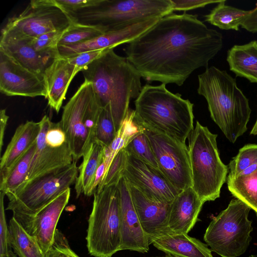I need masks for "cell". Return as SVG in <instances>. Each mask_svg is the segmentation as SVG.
Here are the masks:
<instances>
[{
    "instance_id": "cell-6",
    "label": "cell",
    "mask_w": 257,
    "mask_h": 257,
    "mask_svg": "<svg viewBox=\"0 0 257 257\" xmlns=\"http://www.w3.org/2000/svg\"><path fill=\"white\" fill-rule=\"evenodd\" d=\"M172 0H103L98 6L72 15L76 22L105 27L107 31L173 14Z\"/></svg>"
},
{
    "instance_id": "cell-40",
    "label": "cell",
    "mask_w": 257,
    "mask_h": 257,
    "mask_svg": "<svg viewBox=\"0 0 257 257\" xmlns=\"http://www.w3.org/2000/svg\"><path fill=\"white\" fill-rule=\"evenodd\" d=\"M5 195L4 192L0 191V257H7L11 250L9 227L6 222L4 208Z\"/></svg>"
},
{
    "instance_id": "cell-5",
    "label": "cell",
    "mask_w": 257,
    "mask_h": 257,
    "mask_svg": "<svg viewBox=\"0 0 257 257\" xmlns=\"http://www.w3.org/2000/svg\"><path fill=\"white\" fill-rule=\"evenodd\" d=\"M217 137L197 121L187 138L192 188L204 203L220 197L228 174V166L219 156Z\"/></svg>"
},
{
    "instance_id": "cell-17",
    "label": "cell",
    "mask_w": 257,
    "mask_h": 257,
    "mask_svg": "<svg viewBox=\"0 0 257 257\" xmlns=\"http://www.w3.org/2000/svg\"><path fill=\"white\" fill-rule=\"evenodd\" d=\"M119 192L121 250L147 252L149 238L142 227L135 208L130 186L122 176L117 183Z\"/></svg>"
},
{
    "instance_id": "cell-14",
    "label": "cell",
    "mask_w": 257,
    "mask_h": 257,
    "mask_svg": "<svg viewBox=\"0 0 257 257\" xmlns=\"http://www.w3.org/2000/svg\"><path fill=\"white\" fill-rule=\"evenodd\" d=\"M0 91L8 96L46 98V76L29 70L0 51Z\"/></svg>"
},
{
    "instance_id": "cell-25",
    "label": "cell",
    "mask_w": 257,
    "mask_h": 257,
    "mask_svg": "<svg viewBox=\"0 0 257 257\" xmlns=\"http://www.w3.org/2000/svg\"><path fill=\"white\" fill-rule=\"evenodd\" d=\"M226 60L236 76L257 83V41L234 45L228 50Z\"/></svg>"
},
{
    "instance_id": "cell-23",
    "label": "cell",
    "mask_w": 257,
    "mask_h": 257,
    "mask_svg": "<svg viewBox=\"0 0 257 257\" xmlns=\"http://www.w3.org/2000/svg\"><path fill=\"white\" fill-rule=\"evenodd\" d=\"M40 129V122L32 120H28L17 128L1 159V178L5 176L36 142Z\"/></svg>"
},
{
    "instance_id": "cell-12",
    "label": "cell",
    "mask_w": 257,
    "mask_h": 257,
    "mask_svg": "<svg viewBox=\"0 0 257 257\" xmlns=\"http://www.w3.org/2000/svg\"><path fill=\"white\" fill-rule=\"evenodd\" d=\"M141 125L148 139L159 170L180 192L192 187L191 168L186 144L166 134Z\"/></svg>"
},
{
    "instance_id": "cell-30",
    "label": "cell",
    "mask_w": 257,
    "mask_h": 257,
    "mask_svg": "<svg viewBox=\"0 0 257 257\" xmlns=\"http://www.w3.org/2000/svg\"><path fill=\"white\" fill-rule=\"evenodd\" d=\"M231 194L252 209L257 216V170L251 174L226 179Z\"/></svg>"
},
{
    "instance_id": "cell-28",
    "label": "cell",
    "mask_w": 257,
    "mask_h": 257,
    "mask_svg": "<svg viewBox=\"0 0 257 257\" xmlns=\"http://www.w3.org/2000/svg\"><path fill=\"white\" fill-rule=\"evenodd\" d=\"M9 230L11 247L19 257H45L36 238L28 233L13 217Z\"/></svg>"
},
{
    "instance_id": "cell-10",
    "label": "cell",
    "mask_w": 257,
    "mask_h": 257,
    "mask_svg": "<svg viewBox=\"0 0 257 257\" xmlns=\"http://www.w3.org/2000/svg\"><path fill=\"white\" fill-rule=\"evenodd\" d=\"M78 174L76 162L52 174L24 184L6 195L9 202L6 210L13 212L18 221L35 215L74 183Z\"/></svg>"
},
{
    "instance_id": "cell-21",
    "label": "cell",
    "mask_w": 257,
    "mask_h": 257,
    "mask_svg": "<svg viewBox=\"0 0 257 257\" xmlns=\"http://www.w3.org/2000/svg\"><path fill=\"white\" fill-rule=\"evenodd\" d=\"M204 203L192 187L180 192L170 205L168 226L171 233L188 234L197 222Z\"/></svg>"
},
{
    "instance_id": "cell-9",
    "label": "cell",
    "mask_w": 257,
    "mask_h": 257,
    "mask_svg": "<svg viewBox=\"0 0 257 257\" xmlns=\"http://www.w3.org/2000/svg\"><path fill=\"white\" fill-rule=\"evenodd\" d=\"M250 209L235 198L213 218L204 235V240L211 251L221 257H238L246 251L253 231L252 222L248 218Z\"/></svg>"
},
{
    "instance_id": "cell-20",
    "label": "cell",
    "mask_w": 257,
    "mask_h": 257,
    "mask_svg": "<svg viewBox=\"0 0 257 257\" xmlns=\"http://www.w3.org/2000/svg\"><path fill=\"white\" fill-rule=\"evenodd\" d=\"M160 18L143 21L124 29L107 31L87 41L71 45L58 46L61 57H65L83 52L114 49L128 43L152 27Z\"/></svg>"
},
{
    "instance_id": "cell-22",
    "label": "cell",
    "mask_w": 257,
    "mask_h": 257,
    "mask_svg": "<svg viewBox=\"0 0 257 257\" xmlns=\"http://www.w3.org/2000/svg\"><path fill=\"white\" fill-rule=\"evenodd\" d=\"M80 70L61 56L56 58L47 69L45 76L49 106L58 112L65 99L69 85Z\"/></svg>"
},
{
    "instance_id": "cell-39",
    "label": "cell",
    "mask_w": 257,
    "mask_h": 257,
    "mask_svg": "<svg viewBox=\"0 0 257 257\" xmlns=\"http://www.w3.org/2000/svg\"><path fill=\"white\" fill-rule=\"evenodd\" d=\"M55 4L72 16L81 11L99 6L103 0H53Z\"/></svg>"
},
{
    "instance_id": "cell-13",
    "label": "cell",
    "mask_w": 257,
    "mask_h": 257,
    "mask_svg": "<svg viewBox=\"0 0 257 257\" xmlns=\"http://www.w3.org/2000/svg\"><path fill=\"white\" fill-rule=\"evenodd\" d=\"M122 176L130 185L160 202L170 203L180 193L159 169L128 153Z\"/></svg>"
},
{
    "instance_id": "cell-4",
    "label": "cell",
    "mask_w": 257,
    "mask_h": 257,
    "mask_svg": "<svg viewBox=\"0 0 257 257\" xmlns=\"http://www.w3.org/2000/svg\"><path fill=\"white\" fill-rule=\"evenodd\" d=\"M135 119L139 124L169 135L182 143L194 129L193 104L166 84H146L135 101Z\"/></svg>"
},
{
    "instance_id": "cell-46",
    "label": "cell",
    "mask_w": 257,
    "mask_h": 257,
    "mask_svg": "<svg viewBox=\"0 0 257 257\" xmlns=\"http://www.w3.org/2000/svg\"><path fill=\"white\" fill-rule=\"evenodd\" d=\"M257 170V163H255L249 166L241 172L238 176H245L252 174Z\"/></svg>"
},
{
    "instance_id": "cell-29",
    "label": "cell",
    "mask_w": 257,
    "mask_h": 257,
    "mask_svg": "<svg viewBox=\"0 0 257 257\" xmlns=\"http://www.w3.org/2000/svg\"><path fill=\"white\" fill-rule=\"evenodd\" d=\"M222 0L205 16V21L221 30H239V27L249 11H245L225 4Z\"/></svg>"
},
{
    "instance_id": "cell-27",
    "label": "cell",
    "mask_w": 257,
    "mask_h": 257,
    "mask_svg": "<svg viewBox=\"0 0 257 257\" xmlns=\"http://www.w3.org/2000/svg\"><path fill=\"white\" fill-rule=\"evenodd\" d=\"M142 130L143 127L135 119V110L129 108L114 139L108 146L104 148L103 160L105 172L103 179L115 155L120 150L124 148L133 137Z\"/></svg>"
},
{
    "instance_id": "cell-41",
    "label": "cell",
    "mask_w": 257,
    "mask_h": 257,
    "mask_svg": "<svg viewBox=\"0 0 257 257\" xmlns=\"http://www.w3.org/2000/svg\"><path fill=\"white\" fill-rule=\"evenodd\" d=\"M109 50L85 51L63 58H66L70 64L76 66L81 71L85 67Z\"/></svg>"
},
{
    "instance_id": "cell-42",
    "label": "cell",
    "mask_w": 257,
    "mask_h": 257,
    "mask_svg": "<svg viewBox=\"0 0 257 257\" xmlns=\"http://www.w3.org/2000/svg\"><path fill=\"white\" fill-rule=\"evenodd\" d=\"M45 141L47 145L53 148L60 147L67 143L65 133L61 127L60 122H52L46 133Z\"/></svg>"
},
{
    "instance_id": "cell-7",
    "label": "cell",
    "mask_w": 257,
    "mask_h": 257,
    "mask_svg": "<svg viewBox=\"0 0 257 257\" xmlns=\"http://www.w3.org/2000/svg\"><path fill=\"white\" fill-rule=\"evenodd\" d=\"M87 230V247L95 257H111L120 250L119 192L117 184L93 194Z\"/></svg>"
},
{
    "instance_id": "cell-8",
    "label": "cell",
    "mask_w": 257,
    "mask_h": 257,
    "mask_svg": "<svg viewBox=\"0 0 257 257\" xmlns=\"http://www.w3.org/2000/svg\"><path fill=\"white\" fill-rule=\"evenodd\" d=\"M102 108L94 94L91 83L84 81L63 107L60 125L77 162L88 152L95 141V132Z\"/></svg>"
},
{
    "instance_id": "cell-11",
    "label": "cell",
    "mask_w": 257,
    "mask_h": 257,
    "mask_svg": "<svg viewBox=\"0 0 257 257\" xmlns=\"http://www.w3.org/2000/svg\"><path fill=\"white\" fill-rule=\"evenodd\" d=\"M75 19L53 0H33L18 16L10 18L2 31L19 38L33 39L67 30Z\"/></svg>"
},
{
    "instance_id": "cell-47",
    "label": "cell",
    "mask_w": 257,
    "mask_h": 257,
    "mask_svg": "<svg viewBox=\"0 0 257 257\" xmlns=\"http://www.w3.org/2000/svg\"><path fill=\"white\" fill-rule=\"evenodd\" d=\"M250 134L254 136L257 135V118L254 125L253 126L250 131Z\"/></svg>"
},
{
    "instance_id": "cell-44",
    "label": "cell",
    "mask_w": 257,
    "mask_h": 257,
    "mask_svg": "<svg viewBox=\"0 0 257 257\" xmlns=\"http://www.w3.org/2000/svg\"><path fill=\"white\" fill-rule=\"evenodd\" d=\"M240 26L251 33L257 32V3L256 7L249 11L248 15L245 17Z\"/></svg>"
},
{
    "instance_id": "cell-1",
    "label": "cell",
    "mask_w": 257,
    "mask_h": 257,
    "mask_svg": "<svg viewBox=\"0 0 257 257\" xmlns=\"http://www.w3.org/2000/svg\"><path fill=\"white\" fill-rule=\"evenodd\" d=\"M222 46L221 33L185 12L160 18L123 50L142 77L181 86L195 70L207 67Z\"/></svg>"
},
{
    "instance_id": "cell-16",
    "label": "cell",
    "mask_w": 257,
    "mask_h": 257,
    "mask_svg": "<svg viewBox=\"0 0 257 257\" xmlns=\"http://www.w3.org/2000/svg\"><path fill=\"white\" fill-rule=\"evenodd\" d=\"M70 196L69 188L35 215L17 221L36 238L45 255L53 243L58 221Z\"/></svg>"
},
{
    "instance_id": "cell-15",
    "label": "cell",
    "mask_w": 257,
    "mask_h": 257,
    "mask_svg": "<svg viewBox=\"0 0 257 257\" xmlns=\"http://www.w3.org/2000/svg\"><path fill=\"white\" fill-rule=\"evenodd\" d=\"M40 122V132L36 141V148L31 161L27 182L57 172L73 162L72 154L67 142L59 148L47 145L46 135L52 123L50 118L45 115Z\"/></svg>"
},
{
    "instance_id": "cell-19",
    "label": "cell",
    "mask_w": 257,
    "mask_h": 257,
    "mask_svg": "<svg viewBox=\"0 0 257 257\" xmlns=\"http://www.w3.org/2000/svg\"><path fill=\"white\" fill-rule=\"evenodd\" d=\"M128 185L135 208L150 243L160 237L171 234L168 226L171 203H162L150 199L136 187Z\"/></svg>"
},
{
    "instance_id": "cell-34",
    "label": "cell",
    "mask_w": 257,
    "mask_h": 257,
    "mask_svg": "<svg viewBox=\"0 0 257 257\" xmlns=\"http://www.w3.org/2000/svg\"><path fill=\"white\" fill-rule=\"evenodd\" d=\"M116 133L110 106L108 104L100 110L95 128V141L105 147H107L112 142Z\"/></svg>"
},
{
    "instance_id": "cell-37",
    "label": "cell",
    "mask_w": 257,
    "mask_h": 257,
    "mask_svg": "<svg viewBox=\"0 0 257 257\" xmlns=\"http://www.w3.org/2000/svg\"><path fill=\"white\" fill-rule=\"evenodd\" d=\"M66 30L47 33L30 39V42L33 48L38 52L57 49L59 41Z\"/></svg>"
},
{
    "instance_id": "cell-3",
    "label": "cell",
    "mask_w": 257,
    "mask_h": 257,
    "mask_svg": "<svg viewBox=\"0 0 257 257\" xmlns=\"http://www.w3.org/2000/svg\"><path fill=\"white\" fill-rule=\"evenodd\" d=\"M198 79V93L206 99L212 119L234 143L247 130L251 111L248 99L226 71L207 67Z\"/></svg>"
},
{
    "instance_id": "cell-32",
    "label": "cell",
    "mask_w": 257,
    "mask_h": 257,
    "mask_svg": "<svg viewBox=\"0 0 257 257\" xmlns=\"http://www.w3.org/2000/svg\"><path fill=\"white\" fill-rule=\"evenodd\" d=\"M106 32V29L101 26L84 24L75 22L64 32L59 41L58 46L84 42Z\"/></svg>"
},
{
    "instance_id": "cell-31",
    "label": "cell",
    "mask_w": 257,
    "mask_h": 257,
    "mask_svg": "<svg viewBox=\"0 0 257 257\" xmlns=\"http://www.w3.org/2000/svg\"><path fill=\"white\" fill-rule=\"evenodd\" d=\"M36 148V142L5 176L0 178L1 191L6 195L13 193L27 182Z\"/></svg>"
},
{
    "instance_id": "cell-35",
    "label": "cell",
    "mask_w": 257,
    "mask_h": 257,
    "mask_svg": "<svg viewBox=\"0 0 257 257\" xmlns=\"http://www.w3.org/2000/svg\"><path fill=\"white\" fill-rule=\"evenodd\" d=\"M257 163V144H247L239 150L230 161L227 178L237 177L244 169Z\"/></svg>"
},
{
    "instance_id": "cell-36",
    "label": "cell",
    "mask_w": 257,
    "mask_h": 257,
    "mask_svg": "<svg viewBox=\"0 0 257 257\" xmlns=\"http://www.w3.org/2000/svg\"><path fill=\"white\" fill-rule=\"evenodd\" d=\"M127 159V153L124 150H120L112 160L105 176L97 188L95 193L100 192L104 188L117 184L122 176Z\"/></svg>"
},
{
    "instance_id": "cell-18",
    "label": "cell",
    "mask_w": 257,
    "mask_h": 257,
    "mask_svg": "<svg viewBox=\"0 0 257 257\" xmlns=\"http://www.w3.org/2000/svg\"><path fill=\"white\" fill-rule=\"evenodd\" d=\"M30 41V39L17 37L1 31L0 51L29 70L45 76L47 69L60 56L58 49L38 52Z\"/></svg>"
},
{
    "instance_id": "cell-49",
    "label": "cell",
    "mask_w": 257,
    "mask_h": 257,
    "mask_svg": "<svg viewBox=\"0 0 257 257\" xmlns=\"http://www.w3.org/2000/svg\"><path fill=\"white\" fill-rule=\"evenodd\" d=\"M156 257H177V256H173V255H169V254H166L164 256H156Z\"/></svg>"
},
{
    "instance_id": "cell-48",
    "label": "cell",
    "mask_w": 257,
    "mask_h": 257,
    "mask_svg": "<svg viewBox=\"0 0 257 257\" xmlns=\"http://www.w3.org/2000/svg\"><path fill=\"white\" fill-rule=\"evenodd\" d=\"M7 257H19L14 252L12 251V250H10L9 252V254Z\"/></svg>"
},
{
    "instance_id": "cell-24",
    "label": "cell",
    "mask_w": 257,
    "mask_h": 257,
    "mask_svg": "<svg viewBox=\"0 0 257 257\" xmlns=\"http://www.w3.org/2000/svg\"><path fill=\"white\" fill-rule=\"evenodd\" d=\"M151 243L166 254L177 257H213L206 244L186 233L168 234Z\"/></svg>"
},
{
    "instance_id": "cell-26",
    "label": "cell",
    "mask_w": 257,
    "mask_h": 257,
    "mask_svg": "<svg viewBox=\"0 0 257 257\" xmlns=\"http://www.w3.org/2000/svg\"><path fill=\"white\" fill-rule=\"evenodd\" d=\"M104 148L100 143L95 141L83 157L75 182V190L77 197L82 193L88 196L92 195L95 174L103 159Z\"/></svg>"
},
{
    "instance_id": "cell-33",
    "label": "cell",
    "mask_w": 257,
    "mask_h": 257,
    "mask_svg": "<svg viewBox=\"0 0 257 257\" xmlns=\"http://www.w3.org/2000/svg\"><path fill=\"white\" fill-rule=\"evenodd\" d=\"M124 149L127 153L159 169L156 158L143 127V130L133 137Z\"/></svg>"
},
{
    "instance_id": "cell-43",
    "label": "cell",
    "mask_w": 257,
    "mask_h": 257,
    "mask_svg": "<svg viewBox=\"0 0 257 257\" xmlns=\"http://www.w3.org/2000/svg\"><path fill=\"white\" fill-rule=\"evenodd\" d=\"M222 0H172L174 11H187L203 8L212 4H218Z\"/></svg>"
},
{
    "instance_id": "cell-38",
    "label": "cell",
    "mask_w": 257,
    "mask_h": 257,
    "mask_svg": "<svg viewBox=\"0 0 257 257\" xmlns=\"http://www.w3.org/2000/svg\"><path fill=\"white\" fill-rule=\"evenodd\" d=\"M45 257H79L70 248L63 234L56 230L54 240Z\"/></svg>"
},
{
    "instance_id": "cell-50",
    "label": "cell",
    "mask_w": 257,
    "mask_h": 257,
    "mask_svg": "<svg viewBox=\"0 0 257 257\" xmlns=\"http://www.w3.org/2000/svg\"><path fill=\"white\" fill-rule=\"evenodd\" d=\"M249 257H257V254H256V255L252 254V255H250Z\"/></svg>"
},
{
    "instance_id": "cell-45",
    "label": "cell",
    "mask_w": 257,
    "mask_h": 257,
    "mask_svg": "<svg viewBox=\"0 0 257 257\" xmlns=\"http://www.w3.org/2000/svg\"><path fill=\"white\" fill-rule=\"evenodd\" d=\"M9 116L6 114V109H2L0 111V151H2L5 130L7 124Z\"/></svg>"
},
{
    "instance_id": "cell-2",
    "label": "cell",
    "mask_w": 257,
    "mask_h": 257,
    "mask_svg": "<svg viewBox=\"0 0 257 257\" xmlns=\"http://www.w3.org/2000/svg\"><path fill=\"white\" fill-rule=\"evenodd\" d=\"M91 83L101 108L110 106L116 132L129 109L132 99H137L142 89V75L127 58L116 54L113 49L105 52L82 71Z\"/></svg>"
}]
</instances>
